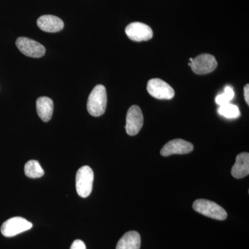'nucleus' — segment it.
Wrapping results in <instances>:
<instances>
[{
    "mask_svg": "<svg viewBox=\"0 0 249 249\" xmlns=\"http://www.w3.org/2000/svg\"><path fill=\"white\" fill-rule=\"evenodd\" d=\"M37 24L41 30L48 33L59 32L64 28L63 21L52 15L41 16L37 20Z\"/></svg>",
    "mask_w": 249,
    "mask_h": 249,
    "instance_id": "11",
    "label": "nucleus"
},
{
    "mask_svg": "<svg viewBox=\"0 0 249 249\" xmlns=\"http://www.w3.org/2000/svg\"><path fill=\"white\" fill-rule=\"evenodd\" d=\"M141 237L138 232L129 231L120 239L116 249H140Z\"/></svg>",
    "mask_w": 249,
    "mask_h": 249,
    "instance_id": "14",
    "label": "nucleus"
},
{
    "mask_svg": "<svg viewBox=\"0 0 249 249\" xmlns=\"http://www.w3.org/2000/svg\"><path fill=\"white\" fill-rule=\"evenodd\" d=\"M24 173L28 178H42L45 175V171L37 160H30L24 166Z\"/></svg>",
    "mask_w": 249,
    "mask_h": 249,
    "instance_id": "15",
    "label": "nucleus"
},
{
    "mask_svg": "<svg viewBox=\"0 0 249 249\" xmlns=\"http://www.w3.org/2000/svg\"><path fill=\"white\" fill-rule=\"evenodd\" d=\"M143 124V116L142 109L137 106L129 107L126 116V132L129 136L137 135Z\"/></svg>",
    "mask_w": 249,
    "mask_h": 249,
    "instance_id": "8",
    "label": "nucleus"
},
{
    "mask_svg": "<svg viewBox=\"0 0 249 249\" xmlns=\"http://www.w3.org/2000/svg\"><path fill=\"white\" fill-rule=\"evenodd\" d=\"M147 90L152 97L160 100H170L175 96V90L168 83L160 78L149 80Z\"/></svg>",
    "mask_w": 249,
    "mask_h": 249,
    "instance_id": "5",
    "label": "nucleus"
},
{
    "mask_svg": "<svg viewBox=\"0 0 249 249\" xmlns=\"http://www.w3.org/2000/svg\"><path fill=\"white\" fill-rule=\"evenodd\" d=\"M190 60V62H193V58H190V60Z\"/></svg>",
    "mask_w": 249,
    "mask_h": 249,
    "instance_id": "20",
    "label": "nucleus"
},
{
    "mask_svg": "<svg viewBox=\"0 0 249 249\" xmlns=\"http://www.w3.org/2000/svg\"><path fill=\"white\" fill-rule=\"evenodd\" d=\"M125 34L130 40L142 42L150 40L153 37V31L147 24L142 22H132L125 29Z\"/></svg>",
    "mask_w": 249,
    "mask_h": 249,
    "instance_id": "9",
    "label": "nucleus"
},
{
    "mask_svg": "<svg viewBox=\"0 0 249 249\" xmlns=\"http://www.w3.org/2000/svg\"><path fill=\"white\" fill-rule=\"evenodd\" d=\"M107 96L106 88L102 85H98L93 88L88 98V112L93 116H102L107 107Z\"/></svg>",
    "mask_w": 249,
    "mask_h": 249,
    "instance_id": "1",
    "label": "nucleus"
},
{
    "mask_svg": "<svg viewBox=\"0 0 249 249\" xmlns=\"http://www.w3.org/2000/svg\"><path fill=\"white\" fill-rule=\"evenodd\" d=\"M193 144L183 139H174L167 142L160 150V155L163 157H168L172 155H184L193 150Z\"/></svg>",
    "mask_w": 249,
    "mask_h": 249,
    "instance_id": "10",
    "label": "nucleus"
},
{
    "mask_svg": "<svg viewBox=\"0 0 249 249\" xmlns=\"http://www.w3.org/2000/svg\"><path fill=\"white\" fill-rule=\"evenodd\" d=\"M191 67L196 74H207L217 68V62L213 55L211 54H201L196 58H193Z\"/></svg>",
    "mask_w": 249,
    "mask_h": 249,
    "instance_id": "7",
    "label": "nucleus"
},
{
    "mask_svg": "<svg viewBox=\"0 0 249 249\" xmlns=\"http://www.w3.org/2000/svg\"><path fill=\"white\" fill-rule=\"evenodd\" d=\"M36 109L39 117L44 122H48L52 119L53 111V102L48 97H40L36 101Z\"/></svg>",
    "mask_w": 249,
    "mask_h": 249,
    "instance_id": "13",
    "label": "nucleus"
},
{
    "mask_svg": "<svg viewBox=\"0 0 249 249\" xmlns=\"http://www.w3.org/2000/svg\"><path fill=\"white\" fill-rule=\"evenodd\" d=\"M93 170L88 165H84L78 170L76 177V188L78 196L83 198L88 197L93 188Z\"/></svg>",
    "mask_w": 249,
    "mask_h": 249,
    "instance_id": "3",
    "label": "nucleus"
},
{
    "mask_svg": "<svg viewBox=\"0 0 249 249\" xmlns=\"http://www.w3.org/2000/svg\"><path fill=\"white\" fill-rule=\"evenodd\" d=\"M70 249H86V246H85L83 241L76 240L72 243Z\"/></svg>",
    "mask_w": 249,
    "mask_h": 249,
    "instance_id": "18",
    "label": "nucleus"
},
{
    "mask_svg": "<svg viewBox=\"0 0 249 249\" xmlns=\"http://www.w3.org/2000/svg\"><path fill=\"white\" fill-rule=\"evenodd\" d=\"M234 96H235V92L231 87L227 86L224 89V93L218 95L216 97L215 102L219 106H223V105L230 103Z\"/></svg>",
    "mask_w": 249,
    "mask_h": 249,
    "instance_id": "17",
    "label": "nucleus"
},
{
    "mask_svg": "<svg viewBox=\"0 0 249 249\" xmlns=\"http://www.w3.org/2000/svg\"><path fill=\"white\" fill-rule=\"evenodd\" d=\"M32 223L24 218L15 217L5 221L1 227V232L6 237H14L18 234L30 230Z\"/></svg>",
    "mask_w": 249,
    "mask_h": 249,
    "instance_id": "4",
    "label": "nucleus"
},
{
    "mask_svg": "<svg viewBox=\"0 0 249 249\" xmlns=\"http://www.w3.org/2000/svg\"><path fill=\"white\" fill-rule=\"evenodd\" d=\"M232 177L236 178H242L248 176L249 174V154L243 152L236 157L235 164L231 170Z\"/></svg>",
    "mask_w": 249,
    "mask_h": 249,
    "instance_id": "12",
    "label": "nucleus"
},
{
    "mask_svg": "<svg viewBox=\"0 0 249 249\" xmlns=\"http://www.w3.org/2000/svg\"><path fill=\"white\" fill-rule=\"evenodd\" d=\"M249 85L247 84L245 87V98L246 102H247V104H249Z\"/></svg>",
    "mask_w": 249,
    "mask_h": 249,
    "instance_id": "19",
    "label": "nucleus"
},
{
    "mask_svg": "<svg viewBox=\"0 0 249 249\" xmlns=\"http://www.w3.org/2000/svg\"><path fill=\"white\" fill-rule=\"evenodd\" d=\"M218 113L227 119H237L240 116V111L237 106L230 103L220 106Z\"/></svg>",
    "mask_w": 249,
    "mask_h": 249,
    "instance_id": "16",
    "label": "nucleus"
},
{
    "mask_svg": "<svg viewBox=\"0 0 249 249\" xmlns=\"http://www.w3.org/2000/svg\"><path fill=\"white\" fill-rule=\"evenodd\" d=\"M16 46L24 55L31 58H41L45 54L46 49L43 45L30 38L18 37Z\"/></svg>",
    "mask_w": 249,
    "mask_h": 249,
    "instance_id": "6",
    "label": "nucleus"
},
{
    "mask_svg": "<svg viewBox=\"0 0 249 249\" xmlns=\"http://www.w3.org/2000/svg\"><path fill=\"white\" fill-rule=\"evenodd\" d=\"M193 208L196 212L217 220H224L227 217V213L222 206L207 199H196Z\"/></svg>",
    "mask_w": 249,
    "mask_h": 249,
    "instance_id": "2",
    "label": "nucleus"
}]
</instances>
